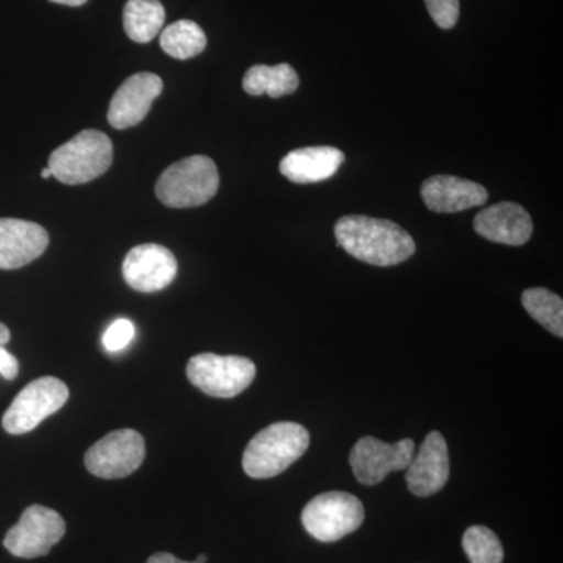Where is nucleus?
<instances>
[{
  "label": "nucleus",
  "mask_w": 563,
  "mask_h": 563,
  "mask_svg": "<svg viewBox=\"0 0 563 563\" xmlns=\"http://www.w3.org/2000/svg\"><path fill=\"white\" fill-rule=\"evenodd\" d=\"M335 239L347 254L374 266H395L417 251L412 236L388 220L347 214L335 224Z\"/></svg>",
  "instance_id": "obj_1"
},
{
  "label": "nucleus",
  "mask_w": 563,
  "mask_h": 563,
  "mask_svg": "<svg viewBox=\"0 0 563 563\" xmlns=\"http://www.w3.org/2000/svg\"><path fill=\"white\" fill-rule=\"evenodd\" d=\"M310 433L298 422H274L258 432L243 454V470L252 479H272L309 450Z\"/></svg>",
  "instance_id": "obj_2"
},
{
  "label": "nucleus",
  "mask_w": 563,
  "mask_h": 563,
  "mask_svg": "<svg viewBox=\"0 0 563 563\" xmlns=\"http://www.w3.org/2000/svg\"><path fill=\"white\" fill-rule=\"evenodd\" d=\"M113 143L106 133L87 129L52 152L47 168L65 185H84L109 172Z\"/></svg>",
  "instance_id": "obj_3"
},
{
  "label": "nucleus",
  "mask_w": 563,
  "mask_h": 563,
  "mask_svg": "<svg viewBox=\"0 0 563 563\" xmlns=\"http://www.w3.org/2000/svg\"><path fill=\"white\" fill-rule=\"evenodd\" d=\"M220 188L217 165L206 155H192L173 163L155 185L162 203L172 209H191L203 206Z\"/></svg>",
  "instance_id": "obj_4"
},
{
  "label": "nucleus",
  "mask_w": 563,
  "mask_h": 563,
  "mask_svg": "<svg viewBox=\"0 0 563 563\" xmlns=\"http://www.w3.org/2000/svg\"><path fill=\"white\" fill-rule=\"evenodd\" d=\"M254 362L242 355H218L203 352L187 365L188 380L211 398L231 399L242 395L254 383Z\"/></svg>",
  "instance_id": "obj_5"
},
{
  "label": "nucleus",
  "mask_w": 563,
  "mask_h": 563,
  "mask_svg": "<svg viewBox=\"0 0 563 563\" xmlns=\"http://www.w3.org/2000/svg\"><path fill=\"white\" fill-rule=\"evenodd\" d=\"M365 520V509L357 496L328 492L314 496L302 510V525L318 542H339L357 531Z\"/></svg>",
  "instance_id": "obj_6"
},
{
  "label": "nucleus",
  "mask_w": 563,
  "mask_h": 563,
  "mask_svg": "<svg viewBox=\"0 0 563 563\" xmlns=\"http://www.w3.org/2000/svg\"><path fill=\"white\" fill-rule=\"evenodd\" d=\"M69 399L68 385L46 376L25 385L3 413L2 426L11 435H24L57 413Z\"/></svg>",
  "instance_id": "obj_7"
},
{
  "label": "nucleus",
  "mask_w": 563,
  "mask_h": 563,
  "mask_svg": "<svg viewBox=\"0 0 563 563\" xmlns=\"http://www.w3.org/2000/svg\"><path fill=\"white\" fill-rule=\"evenodd\" d=\"M65 533L66 523L60 514L49 507L33 504L24 510L18 525L7 532L3 547L14 558H43L51 553Z\"/></svg>",
  "instance_id": "obj_8"
},
{
  "label": "nucleus",
  "mask_w": 563,
  "mask_h": 563,
  "mask_svg": "<svg viewBox=\"0 0 563 563\" xmlns=\"http://www.w3.org/2000/svg\"><path fill=\"white\" fill-rule=\"evenodd\" d=\"M146 457L143 435L133 429H120L92 444L85 454V466L101 479H122L140 468Z\"/></svg>",
  "instance_id": "obj_9"
},
{
  "label": "nucleus",
  "mask_w": 563,
  "mask_h": 563,
  "mask_svg": "<svg viewBox=\"0 0 563 563\" xmlns=\"http://www.w3.org/2000/svg\"><path fill=\"white\" fill-rule=\"evenodd\" d=\"M415 454L412 439L388 444L374 437H363L352 448L350 463L355 479L363 485H377L393 472L409 466Z\"/></svg>",
  "instance_id": "obj_10"
},
{
  "label": "nucleus",
  "mask_w": 563,
  "mask_h": 563,
  "mask_svg": "<svg viewBox=\"0 0 563 563\" xmlns=\"http://www.w3.org/2000/svg\"><path fill=\"white\" fill-rule=\"evenodd\" d=\"M176 257L168 247L147 243L133 247L122 263V276L129 287L141 292L161 291L176 279Z\"/></svg>",
  "instance_id": "obj_11"
},
{
  "label": "nucleus",
  "mask_w": 563,
  "mask_h": 563,
  "mask_svg": "<svg viewBox=\"0 0 563 563\" xmlns=\"http://www.w3.org/2000/svg\"><path fill=\"white\" fill-rule=\"evenodd\" d=\"M406 470L407 487L415 496L428 498L442 490L450 479V453L442 433H428Z\"/></svg>",
  "instance_id": "obj_12"
},
{
  "label": "nucleus",
  "mask_w": 563,
  "mask_h": 563,
  "mask_svg": "<svg viewBox=\"0 0 563 563\" xmlns=\"http://www.w3.org/2000/svg\"><path fill=\"white\" fill-rule=\"evenodd\" d=\"M163 80L157 74L139 73L129 77L114 92L109 107V122L114 129L140 124L150 113L152 103L162 95Z\"/></svg>",
  "instance_id": "obj_13"
},
{
  "label": "nucleus",
  "mask_w": 563,
  "mask_h": 563,
  "mask_svg": "<svg viewBox=\"0 0 563 563\" xmlns=\"http://www.w3.org/2000/svg\"><path fill=\"white\" fill-rule=\"evenodd\" d=\"M49 233L36 222L0 218V269H20L44 254Z\"/></svg>",
  "instance_id": "obj_14"
},
{
  "label": "nucleus",
  "mask_w": 563,
  "mask_h": 563,
  "mask_svg": "<svg viewBox=\"0 0 563 563\" xmlns=\"http://www.w3.org/2000/svg\"><path fill=\"white\" fill-rule=\"evenodd\" d=\"M474 231L488 242L523 246L532 236V218L520 203L499 202L476 214Z\"/></svg>",
  "instance_id": "obj_15"
},
{
  "label": "nucleus",
  "mask_w": 563,
  "mask_h": 563,
  "mask_svg": "<svg viewBox=\"0 0 563 563\" xmlns=\"http://www.w3.org/2000/svg\"><path fill=\"white\" fill-rule=\"evenodd\" d=\"M421 196L426 207L435 213H457L484 206L488 191L476 181L442 174L422 184Z\"/></svg>",
  "instance_id": "obj_16"
},
{
  "label": "nucleus",
  "mask_w": 563,
  "mask_h": 563,
  "mask_svg": "<svg viewBox=\"0 0 563 563\" xmlns=\"http://www.w3.org/2000/svg\"><path fill=\"white\" fill-rule=\"evenodd\" d=\"M344 154L332 146L301 147L282 158V176L292 184L310 185L331 179L343 165Z\"/></svg>",
  "instance_id": "obj_17"
},
{
  "label": "nucleus",
  "mask_w": 563,
  "mask_h": 563,
  "mask_svg": "<svg viewBox=\"0 0 563 563\" xmlns=\"http://www.w3.org/2000/svg\"><path fill=\"white\" fill-rule=\"evenodd\" d=\"M299 87V77L292 66L282 63L277 66L255 65L244 74L243 90L251 96L268 95L279 99L292 95Z\"/></svg>",
  "instance_id": "obj_18"
},
{
  "label": "nucleus",
  "mask_w": 563,
  "mask_h": 563,
  "mask_svg": "<svg viewBox=\"0 0 563 563\" xmlns=\"http://www.w3.org/2000/svg\"><path fill=\"white\" fill-rule=\"evenodd\" d=\"M166 11L161 0H128L124 7V31L135 43H150L165 25Z\"/></svg>",
  "instance_id": "obj_19"
},
{
  "label": "nucleus",
  "mask_w": 563,
  "mask_h": 563,
  "mask_svg": "<svg viewBox=\"0 0 563 563\" xmlns=\"http://www.w3.org/2000/svg\"><path fill=\"white\" fill-rule=\"evenodd\" d=\"M161 46L165 54L177 60H188L202 54L207 47V36L201 25L195 21L181 20L168 25L161 35Z\"/></svg>",
  "instance_id": "obj_20"
},
{
  "label": "nucleus",
  "mask_w": 563,
  "mask_h": 563,
  "mask_svg": "<svg viewBox=\"0 0 563 563\" xmlns=\"http://www.w3.org/2000/svg\"><path fill=\"white\" fill-rule=\"evenodd\" d=\"M526 312L542 324L547 331L562 339L563 336V301L561 296L547 288H529L521 296Z\"/></svg>",
  "instance_id": "obj_21"
},
{
  "label": "nucleus",
  "mask_w": 563,
  "mask_h": 563,
  "mask_svg": "<svg viewBox=\"0 0 563 563\" xmlns=\"http://www.w3.org/2000/svg\"><path fill=\"white\" fill-rule=\"evenodd\" d=\"M463 551L472 563H503L504 548L492 529L472 526L463 533Z\"/></svg>",
  "instance_id": "obj_22"
},
{
  "label": "nucleus",
  "mask_w": 563,
  "mask_h": 563,
  "mask_svg": "<svg viewBox=\"0 0 563 563\" xmlns=\"http://www.w3.org/2000/svg\"><path fill=\"white\" fill-rule=\"evenodd\" d=\"M133 339H135V325L132 321L120 318L111 322L110 328L103 333L102 344L107 352L114 354V352L124 351Z\"/></svg>",
  "instance_id": "obj_23"
},
{
  "label": "nucleus",
  "mask_w": 563,
  "mask_h": 563,
  "mask_svg": "<svg viewBox=\"0 0 563 563\" xmlns=\"http://www.w3.org/2000/svg\"><path fill=\"white\" fill-rule=\"evenodd\" d=\"M432 21L444 31L453 29L461 14V3L459 0H424Z\"/></svg>",
  "instance_id": "obj_24"
},
{
  "label": "nucleus",
  "mask_w": 563,
  "mask_h": 563,
  "mask_svg": "<svg viewBox=\"0 0 563 563\" xmlns=\"http://www.w3.org/2000/svg\"><path fill=\"white\" fill-rule=\"evenodd\" d=\"M18 373H20V362L10 351L5 350L3 344H0V376L7 380H14Z\"/></svg>",
  "instance_id": "obj_25"
},
{
  "label": "nucleus",
  "mask_w": 563,
  "mask_h": 563,
  "mask_svg": "<svg viewBox=\"0 0 563 563\" xmlns=\"http://www.w3.org/2000/svg\"><path fill=\"white\" fill-rule=\"evenodd\" d=\"M146 563H196V562H185L177 559L176 555L169 553H157L152 554L150 559H147Z\"/></svg>",
  "instance_id": "obj_26"
},
{
  "label": "nucleus",
  "mask_w": 563,
  "mask_h": 563,
  "mask_svg": "<svg viewBox=\"0 0 563 563\" xmlns=\"http://www.w3.org/2000/svg\"><path fill=\"white\" fill-rule=\"evenodd\" d=\"M10 331H9V328H7L5 324H2V322H0V344H3V346H5L7 343L10 342Z\"/></svg>",
  "instance_id": "obj_27"
},
{
  "label": "nucleus",
  "mask_w": 563,
  "mask_h": 563,
  "mask_svg": "<svg viewBox=\"0 0 563 563\" xmlns=\"http://www.w3.org/2000/svg\"><path fill=\"white\" fill-rule=\"evenodd\" d=\"M51 2L62 3V5L68 7H80L84 5V3H87L88 0H51Z\"/></svg>",
  "instance_id": "obj_28"
},
{
  "label": "nucleus",
  "mask_w": 563,
  "mask_h": 563,
  "mask_svg": "<svg viewBox=\"0 0 563 563\" xmlns=\"http://www.w3.org/2000/svg\"><path fill=\"white\" fill-rule=\"evenodd\" d=\"M41 177H43V179H49V177H52L51 169L44 168L43 172H41Z\"/></svg>",
  "instance_id": "obj_29"
},
{
  "label": "nucleus",
  "mask_w": 563,
  "mask_h": 563,
  "mask_svg": "<svg viewBox=\"0 0 563 563\" xmlns=\"http://www.w3.org/2000/svg\"><path fill=\"white\" fill-rule=\"evenodd\" d=\"M196 563H206L207 562V555L206 554H199L198 559L195 561Z\"/></svg>",
  "instance_id": "obj_30"
}]
</instances>
